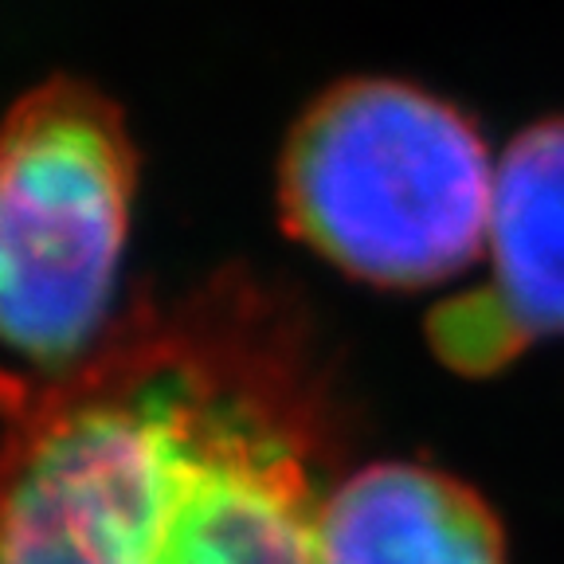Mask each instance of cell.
I'll list each match as a JSON object with an SVG mask.
<instances>
[{"label": "cell", "mask_w": 564, "mask_h": 564, "mask_svg": "<svg viewBox=\"0 0 564 564\" xmlns=\"http://www.w3.org/2000/svg\"><path fill=\"white\" fill-rule=\"evenodd\" d=\"M341 451L306 302L220 271L67 369H0V564H317Z\"/></svg>", "instance_id": "6da1fadb"}, {"label": "cell", "mask_w": 564, "mask_h": 564, "mask_svg": "<svg viewBox=\"0 0 564 564\" xmlns=\"http://www.w3.org/2000/svg\"><path fill=\"white\" fill-rule=\"evenodd\" d=\"M494 173L467 110L415 83L349 79L294 122L279 208L286 231L337 271L420 291L486 251Z\"/></svg>", "instance_id": "7a4b0ae2"}, {"label": "cell", "mask_w": 564, "mask_h": 564, "mask_svg": "<svg viewBox=\"0 0 564 564\" xmlns=\"http://www.w3.org/2000/svg\"><path fill=\"white\" fill-rule=\"evenodd\" d=\"M133 193L130 126L90 83L55 75L0 122V341L35 372L83 361L115 326Z\"/></svg>", "instance_id": "3957f363"}, {"label": "cell", "mask_w": 564, "mask_h": 564, "mask_svg": "<svg viewBox=\"0 0 564 564\" xmlns=\"http://www.w3.org/2000/svg\"><path fill=\"white\" fill-rule=\"evenodd\" d=\"M317 564H510V553L502 518L470 482L423 463H372L329 490Z\"/></svg>", "instance_id": "277c9868"}, {"label": "cell", "mask_w": 564, "mask_h": 564, "mask_svg": "<svg viewBox=\"0 0 564 564\" xmlns=\"http://www.w3.org/2000/svg\"><path fill=\"white\" fill-rule=\"evenodd\" d=\"M486 251L494 263L486 291L521 334L529 341L564 334V118H541L502 153Z\"/></svg>", "instance_id": "5b68a950"}, {"label": "cell", "mask_w": 564, "mask_h": 564, "mask_svg": "<svg viewBox=\"0 0 564 564\" xmlns=\"http://www.w3.org/2000/svg\"><path fill=\"white\" fill-rule=\"evenodd\" d=\"M432 345L440 361H447L451 369L467 372V377H490L525 349L529 337L506 314L502 302L482 286V291L458 294L435 310Z\"/></svg>", "instance_id": "8992f818"}]
</instances>
